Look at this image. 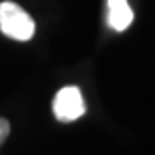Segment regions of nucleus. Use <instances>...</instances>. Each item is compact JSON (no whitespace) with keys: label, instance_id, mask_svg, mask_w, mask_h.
I'll return each instance as SVG.
<instances>
[{"label":"nucleus","instance_id":"nucleus-1","mask_svg":"<svg viewBox=\"0 0 155 155\" xmlns=\"http://www.w3.org/2000/svg\"><path fill=\"white\" fill-rule=\"evenodd\" d=\"M0 32L17 41H28L36 32V23L19 4L0 2Z\"/></svg>","mask_w":155,"mask_h":155},{"label":"nucleus","instance_id":"nucleus-2","mask_svg":"<svg viewBox=\"0 0 155 155\" xmlns=\"http://www.w3.org/2000/svg\"><path fill=\"white\" fill-rule=\"evenodd\" d=\"M52 112L58 121L69 124V121L79 120L86 112L84 97L77 86H65L54 95L52 101Z\"/></svg>","mask_w":155,"mask_h":155},{"label":"nucleus","instance_id":"nucleus-3","mask_svg":"<svg viewBox=\"0 0 155 155\" xmlns=\"http://www.w3.org/2000/svg\"><path fill=\"white\" fill-rule=\"evenodd\" d=\"M133 9L127 0H108V26L116 32H124L133 23Z\"/></svg>","mask_w":155,"mask_h":155},{"label":"nucleus","instance_id":"nucleus-4","mask_svg":"<svg viewBox=\"0 0 155 155\" xmlns=\"http://www.w3.org/2000/svg\"><path fill=\"white\" fill-rule=\"evenodd\" d=\"M9 135V121L4 120V118H0V146L4 144V140L8 138Z\"/></svg>","mask_w":155,"mask_h":155}]
</instances>
